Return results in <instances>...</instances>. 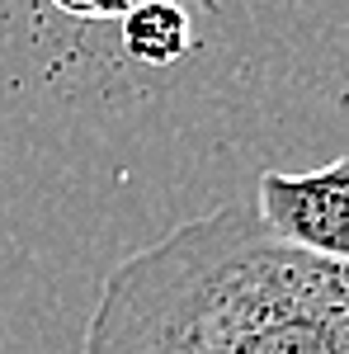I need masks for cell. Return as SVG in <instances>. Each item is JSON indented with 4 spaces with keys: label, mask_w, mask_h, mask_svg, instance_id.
Wrapping results in <instances>:
<instances>
[{
    "label": "cell",
    "mask_w": 349,
    "mask_h": 354,
    "mask_svg": "<svg viewBox=\"0 0 349 354\" xmlns=\"http://www.w3.org/2000/svg\"><path fill=\"white\" fill-rule=\"evenodd\" d=\"M123 43L137 62L170 66L189 53V15L170 0H147L123 15Z\"/></svg>",
    "instance_id": "obj_3"
},
{
    "label": "cell",
    "mask_w": 349,
    "mask_h": 354,
    "mask_svg": "<svg viewBox=\"0 0 349 354\" xmlns=\"http://www.w3.org/2000/svg\"><path fill=\"white\" fill-rule=\"evenodd\" d=\"M76 354H349V265L213 208L109 270Z\"/></svg>",
    "instance_id": "obj_1"
},
{
    "label": "cell",
    "mask_w": 349,
    "mask_h": 354,
    "mask_svg": "<svg viewBox=\"0 0 349 354\" xmlns=\"http://www.w3.org/2000/svg\"><path fill=\"white\" fill-rule=\"evenodd\" d=\"M255 218L279 241L349 265V156L307 175L265 170L255 185Z\"/></svg>",
    "instance_id": "obj_2"
}]
</instances>
